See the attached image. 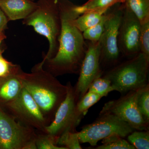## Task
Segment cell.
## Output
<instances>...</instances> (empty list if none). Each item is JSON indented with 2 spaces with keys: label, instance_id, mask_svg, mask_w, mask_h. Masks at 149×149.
I'll return each instance as SVG.
<instances>
[{
  "label": "cell",
  "instance_id": "6da1fadb",
  "mask_svg": "<svg viewBox=\"0 0 149 149\" xmlns=\"http://www.w3.org/2000/svg\"><path fill=\"white\" fill-rule=\"evenodd\" d=\"M61 31L58 50L52 58L40 63L46 64L48 70L54 76L77 74L85 57L87 45L81 32L73 24V20L80 15L76 6L69 0H57Z\"/></svg>",
  "mask_w": 149,
  "mask_h": 149
},
{
  "label": "cell",
  "instance_id": "7a4b0ae2",
  "mask_svg": "<svg viewBox=\"0 0 149 149\" xmlns=\"http://www.w3.org/2000/svg\"><path fill=\"white\" fill-rule=\"evenodd\" d=\"M40 63L26 73L19 68L18 74L23 87L30 94L43 113L56 112L65 98L67 87L62 85Z\"/></svg>",
  "mask_w": 149,
  "mask_h": 149
},
{
  "label": "cell",
  "instance_id": "3957f363",
  "mask_svg": "<svg viewBox=\"0 0 149 149\" xmlns=\"http://www.w3.org/2000/svg\"><path fill=\"white\" fill-rule=\"evenodd\" d=\"M35 10L23 19V24L32 26L49 42V49L42 61L56 55L61 31V19L57 0H38Z\"/></svg>",
  "mask_w": 149,
  "mask_h": 149
},
{
  "label": "cell",
  "instance_id": "277c9868",
  "mask_svg": "<svg viewBox=\"0 0 149 149\" xmlns=\"http://www.w3.org/2000/svg\"><path fill=\"white\" fill-rule=\"evenodd\" d=\"M149 59L140 52L109 69L103 77L109 80L114 91L122 94L146 85Z\"/></svg>",
  "mask_w": 149,
  "mask_h": 149
},
{
  "label": "cell",
  "instance_id": "5b68a950",
  "mask_svg": "<svg viewBox=\"0 0 149 149\" xmlns=\"http://www.w3.org/2000/svg\"><path fill=\"white\" fill-rule=\"evenodd\" d=\"M108 10L104 29L100 40V65L103 68H110L120 62L121 55L118 44V32L124 6L118 3Z\"/></svg>",
  "mask_w": 149,
  "mask_h": 149
},
{
  "label": "cell",
  "instance_id": "8992f818",
  "mask_svg": "<svg viewBox=\"0 0 149 149\" xmlns=\"http://www.w3.org/2000/svg\"><path fill=\"white\" fill-rule=\"evenodd\" d=\"M134 130L114 115L104 113L100 114L95 121L85 125L77 133L80 143H88L95 146L99 141L109 136L118 135L124 138Z\"/></svg>",
  "mask_w": 149,
  "mask_h": 149
},
{
  "label": "cell",
  "instance_id": "52a82bcc",
  "mask_svg": "<svg viewBox=\"0 0 149 149\" xmlns=\"http://www.w3.org/2000/svg\"><path fill=\"white\" fill-rule=\"evenodd\" d=\"M137 91H129L117 100L107 102L100 114L114 115L135 130H149V124L145 122L136 104Z\"/></svg>",
  "mask_w": 149,
  "mask_h": 149
},
{
  "label": "cell",
  "instance_id": "ba28073f",
  "mask_svg": "<svg viewBox=\"0 0 149 149\" xmlns=\"http://www.w3.org/2000/svg\"><path fill=\"white\" fill-rule=\"evenodd\" d=\"M87 50L79 72V77L74 88L77 102L88 92L93 80L102 76L103 71L100 65V47L98 42L88 41Z\"/></svg>",
  "mask_w": 149,
  "mask_h": 149
},
{
  "label": "cell",
  "instance_id": "9c48e42d",
  "mask_svg": "<svg viewBox=\"0 0 149 149\" xmlns=\"http://www.w3.org/2000/svg\"><path fill=\"white\" fill-rule=\"evenodd\" d=\"M141 29V23L137 17L124 6L118 37L122 56L129 58L140 53Z\"/></svg>",
  "mask_w": 149,
  "mask_h": 149
},
{
  "label": "cell",
  "instance_id": "30bf717a",
  "mask_svg": "<svg viewBox=\"0 0 149 149\" xmlns=\"http://www.w3.org/2000/svg\"><path fill=\"white\" fill-rule=\"evenodd\" d=\"M66 87L65 98L57 110L53 121L45 128L48 134L54 137L57 142L64 131L70 130L74 132L73 130L76 126L74 123V114L77 102L74 89L70 83H68Z\"/></svg>",
  "mask_w": 149,
  "mask_h": 149
},
{
  "label": "cell",
  "instance_id": "8fae6325",
  "mask_svg": "<svg viewBox=\"0 0 149 149\" xmlns=\"http://www.w3.org/2000/svg\"><path fill=\"white\" fill-rule=\"evenodd\" d=\"M31 141L28 130L0 109V149H24Z\"/></svg>",
  "mask_w": 149,
  "mask_h": 149
},
{
  "label": "cell",
  "instance_id": "7c38bea8",
  "mask_svg": "<svg viewBox=\"0 0 149 149\" xmlns=\"http://www.w3.org/2000/svg\"><path fill=\"white\" fill-rule=\"evenodd\" d=\"M8 105L18 117L37 128H45V118L37 103L23 87L19 95Z\"/></svg>",
  "mask_w": 149,
  "mask_h": 149
},
{
  "label": "cell",
  "instance_id": "4fadbf2b",
  "mask_svg": "<svg viewBox=\"0 0 149 149\" xmlns=\"http://www.w3.org/2000/svg\"><path fill=\"white\" fill-rule=\"evenodd\" d=\"M37 6V2L31 0H0V8L9 21L24 19Z\"/></svg>",
  "mask_w": 149,
  "mask_h": 149
},
{
  "label": "cell",
  "instance_id": "5bb4252c",
  "mask_svg": "<svg viewBox=\"0 0 149 149\" xmlns=\"http://www.w3.org/2000/svg\"><path fill=\"white\" fill-rule=\"evenodd\" d=\"M18 71L16 73L0 77V100L3 101L8 103L13 100L23 88Z\"/></svg>",
  "mask_w": 149,
  "mask_h": 149
},
{
  "label": "cell",
  "instance_id": "9a60e30c",
  "mask_svg": "<svg viewBox=\"0 0 149 149\" xmlns=\"http://www.w3.org/2000/svg\"><path fill=\"white\" fill-rule=\"evenodd\" d=\"M103 97L99 94L88 91L81 100L78 102L75 107L74 121L76 125H78L83 116L86 114L91 107Z\"/></svg>",
  "mask_w": 149,
  "mask_h": 149
},
{
  "label": "cell",
  "instance_id": "2e32d148",
  "mask_svg": "<svg viewBox=\"0 0 149 149\" xmlns=\"http://www.w3.org/2000/svg\"><path fill=\"white\" fill-rule=\"evenodd\" d=\"M122 4L137 17L141 24L149 21V0H124Z\"/></svg>",
  "mask_w": 149,
  "mask_h": 149
},
{
  "label": "cell",
  "instance_id": "e0dca14e",
  "mask_svg": "<svg viewBox=\"0 0 149 149\" xmlns=\"http://www.w3.org/2000/svg\"><path fill=\"white\" fill-rule=\"evenodd\" d=\"M124 0H89L83 5L76 6V10L80 15L88 11L105 13L118 3H122Z\"/></svg>",
  "mask_w": 149,
  "mask_h": 149
},
{
  "label": "cell",
  "instance_id": "ac0fdd59",
  "mask_svg": "<svg viewBox=\"0 0 149 149\" xmlns=\"http://www.w3.org/2000/svg\"><path fill=\"white\" fill-rule=\"evenodd\" d=\"M105 13L94 11L84 13L73 19V24L83 32L97 24Z\"/></svg>",
  "mask_w": 149,
  "mask_h": 149
},
{
  "label": "cell",
  "instance_id": "d6986e66",
  "mask_svg": "<svg viewBox=\"0 0 149 149\" xmlns=\"http://www.w3.org/2000/svg\"><path fill=\"white\" fill-rule=\"evenodd\" d=\"M136 104L145 122L149 124V84L139 89L136 96Z\"/></svg>",
  "mask_w": 149,
  "mask_h": 149
},
{
  "label": "cell",
  "instance_id": "ffe728a7",
  "mask_svg": "<svg viewBox=\"0 0 149 149\" xmlns=\"http://www.w3.org/2000/svg\"><path fill=\"white\" fill-rule=\"evenodd\" d=\"M102 145L96 149H135V147L121 136L113 135L103 139Z\"/></svg>",
  "mask_w": 149,
  "mask_h": 149
},
{
  "label": "cell",
  "instance_id": "44dd1931",
  "mask_svg": "<svg viewBox=\"0 0 149 149\" xmlns=\"http://www.w3.org/2000/svg\"><path fill=\"white\" fill-rule=\"evenodd\" d=\"M129 143L137 149H149V131L135 130L127 136Z\"/></svg>",
  "mask_w": 149,
  "mask_h": 149
},
{
  "label": "cell",
  "instance_id": "7402d4cb",
  "mask_svg": "<svg viewBox=\"0 0 149 149\" xmlns=\"http://www.w3.org/2000/svg\"><path fill=\"white\" fill-rule=\"evenodd\" d=\"M107 16L108 10L104 14L102 18L97 24L83 32V37L85 40L90 42H98L103 33Z\"/></svg>",
  "mask_w": 149,
  "mask_h": 149
},
{
  "label": "cell",
  "instance_id": "603a6c76",
  "mask_svg": "<svg viewBox=\"0 0 149 149\" xmlns=\"http://www.w3.org/2000/svg\"><path fill=\"white\" fill-rule=\"evenodd\" d=\"M114 91L109 80L103 77H97L91 83L88 91L105 97L110 92Z\"/></svg>",
  "mask_w": 149,
  "mask_h": 149
},
{
  "label": "cell",
  "instance_id": "cb8c5ba5",
  "mask_svg": "<svg viewBox=\"0 0 149 149\" xmlns=\"http://www.w3.org/2000/svg\"><path fill=\"white\" fill-rule=\"evenodd\" d=\"M57 144L67 149H81L77 132L70 130L64 131L59 137Z\"/></svg>",
  "mask_w": 149,
  "mask_h": 149
},
{
  "label": "cell",
  "instance_id": "d4e9b609",
  "mask_svg": "<svg viewBox=\"0 0 149 149\" xmlns=\"http://www.w3.org/2000/svg\"><path fill=\"white\" fill-rule=\"evenodd\" d=\"M140 52L149 59V21L141 24Z\"/></svg>",
  "mask_w": 149,
  "mask_h": 149
},
{
  "label": "cell",
  "instance_id": "484cf974",
  "mask_svg": "<svg viewBox=\"0 0 149 149\" xmlns=\"http://www.w3.org/2000/svg\"><path fill=\"white\" fill-rule=\"evenodd\" d=\"M35 144L38 149H67L64 147L58 146L57 141L53 136H41L35 140Z\"/></svg>",
  "mask_w": 149,
  "mask_h": 149
},
{
  "label": "cell",
  "instance_id": "4316f807",
  "mask_svg": "<svg viewBox=\"0 0 149 149\" xmlns=\"http://www.w3.org/2000/svg\"><path fill=\"white\" fill-rule=\"evenodd\" d=\"M19 68L18 65L13 64L4 58L2 52H0V77L16 73Z\"/></svg>",
  "mask_w": 149,
  "mask_h": 149
},
{
  "label": "cell",
  "instance_id": "83f0119b",
  "mask_svg": "<svg viewBox=\"0 0 149 149\" xmlns=\"http://www.w3.org/2000/svg\"><path fill=\"white\" fill-rule=\"evenodd\" d=\"M8 21L6 15L0 8V34L3 33L4 30L6 29Z\"/></svg>",
  "mask_w": 149,
  "mask_h": 149
},
{
  "label": "cell",
  "instance_id": "f1b7e54d",
  "mask_svg": "<svg viewBox=\"0 0 149 149\" xmlns=\"http://www.w3.org/2000/svg\"><path fill=\"white\" fill-rule=\"evenodd\" d=\"M5 38H6V36L4 34L3 32L0 34V46H1V44L3 40H4ZM2 52L1 50V48H0V52Z\"/></svg>",
  "mask_w": 149,
  "mask_h": 149
},
{
  "label": "cell",
  "instance_id": "f546056e",
  "mask_svg": "<svg viewBox=\"0 0 149 149\" xmlns=\"http://www.w3.org/2000/svg\"><path fill=\"white\" fill-rule=\"evenodd\" d=\"M31 1H34V0H31Z\"/></svg>",
  "mask_w": 149,
  "mask_h": 149
}]
</instances>
